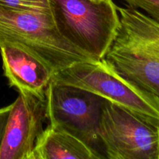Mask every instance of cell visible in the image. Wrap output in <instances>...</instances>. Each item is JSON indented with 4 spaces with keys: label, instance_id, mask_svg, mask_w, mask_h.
<instances>
[{
    "label": "cell",
    "instance_id": "1",
    "mask_svg": "<svg viewBox=\"0 0 159 159\" xmlns=\"http://www.w3.org/2000/svg\"><path fill=\"white\" fill-rule=\"evenodd\" d=\"M120 24L102 61L159 98V23L138 9L117 6Z\"/></svg>",
    "mask_w": 159,
    "mask_h": 159
},
{
    "label": "cell",
    "instance_id": "2",
    "mask_svg": "<svg viewBox=\"0 0 159 159\" xmlns=\"http://www.w3.org/2000/svg\"><path fill=\"white\" fill-rule=\"evenodd\" d=\"M6 43L28 51L54 74L77 62L94 61L61 35L50 9L29 10L0 6V47Z\"/></svg>",
    "mask_w": 159,
    "mask_h": 159
},
{
    "label": "cell",
    "instance_id": "3",
    "mask_svg": "<svg viewBox=\"0 0 159 159\" xmlns=\"http://www.w3.org/2000/svg\"><path fill=\"white\" fill-rule=\"evenodd\" d=\"M48 1L61 35L94 61L102 60L120 24L113 0Z\"/></svg>",
    "mask_w": 159,
    "mask_h": 159
},
{
    "label": "cell",
    "instance_id": "4",
    "mask_svg": "<svg viewBox=\"0 0 159 159\" xmlns=\"http://www.w3.org/2000/svg\"><path fill=\"white\" fill-rule=\"evenodd\" d=\"M99 138L109 159H159V120L106 100Z\"/></svg>",
    "mask_w": 159,
    "mask_h": 159
},
{
    "label": "cell",
    "instance_id": "5",
    "mask_svg": "<svg viewBox=\"0 0 159 159\" xmlns=\"http://www.w3.org/2000/svg\"><path fill=\"white\" fill-rule=\"evenodd\" d=\"M52 82L88 90L106 100L159 120V98L124 79L102 60L75 63L54 74Z\"/></svg>",
    "mask_w": 159,
    "mask_h": 159
},
{
    "label": "cell",
    "instance_id": "6",
    "mask_svg": "<svg viewBox=\"0 0 159 159\" xmlns=\"http://www.w3.org/2000/svg\"><path fill=\"white\" fill-rule=\"evenodd\" d=\"M45 98L49 124L68 132L102 155L99 124L106 99L88 90L54 82L48 85Z\"/></svg>",
    "mask_w": 159,
    "mask_h": 159
},
{
    "label": "cell",
    "instance_id": "7",
    "mask_svg": "<svg viewBox=\"0 0 159 159\" xmlns=\"http://www.w3.org/2000/svg\"><path fill=\"white\" fill-rule=\"evenodd\" d=\"M47 117L45 95L19 92L8 117L0 159H32Z\"/></svg>",
    "mask_w": 159,
    "mask_h": 159
},
{
    "label": "cell",
    "instance_id": "8",
    "mask_svg": "<svg viewBox=\"0 0 159 159\" xmlns=\"http://www.w3.org/2000/svg\"><path fill=\"white\" fill-rule=\"evenodd\" d=\"M4 75L19 92L45 95L54 72L42 61L15 44L0 47Z\"/></svg>",
    "mask_w": 159,
    "mask_h": 159
},
{
    "label": "cell",
    "instance_id": "9",
    "mask_svg": "<svg viewBox=\"0 0 159 159\" xmlns=\"http://www.w3.org/2000/svg\"><path fill=\"white\" fill-rule=\"evenodd\" d=\"M99 159L100 154L68 132L49 125L36 141L32 159Z\"/></svg>",
    "mask_w": 159,
    "mask_h": 159
},
{
    "label": "cell",
    "instance_id": "10",
    "mask_svg": "<svg viewBox=\"0 0 159 159\" xmlns=\"http://www.w3.org/2000/svg\"><path fill=\"white\" fill-rule=\"evenodd\" d=\"M0 6L12 9L29 10L50 9L48 0H0Z\"/></svg>",
    "mask_w": 159,
    "mask_h": 159
},
{
    "label": "cell",
    "instance_id": "11",
    "mask_svg": "<svg viewBox=\"0 0 159 159\" xmlns=\"http://www.w3.org/2000/svg\"><path fill=\"white\" fill-rule=\"evenodd\" d=\"M130 7L141 9L159 23V0H124Z\"/></svg>",
    "mask_w": 159,
    "mask_h": 159
},
{
    "label": "cell",
    "instance_id": "12",
    "mask_svg": "<svg viewBox=\"0 0 159 159\" xmlns=\"http://www.w3.org/2000/svg\"><path fill=\"white\" fill-rule=\"evenodd\" d=\"M12 106V103H11L10 105L0 108V147H1L2 142L6 126L7 124L8 117H9V114L10 113Z\"/></svg>",
    "mask_w": 159,
    "mask_h": 159
}]
</instances>
